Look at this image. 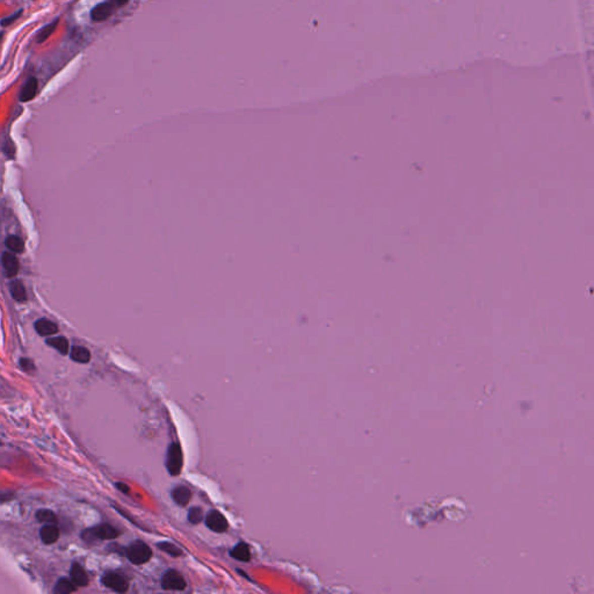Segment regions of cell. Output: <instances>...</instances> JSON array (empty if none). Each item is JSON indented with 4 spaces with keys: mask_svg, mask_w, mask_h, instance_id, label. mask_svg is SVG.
<instances>
[{
    "mask_svg": "<svg viewBox=\"0 0 594 594\" xmlns=\"http://www.w3.org/2000/svg\"><path fill=\"white\" fill-rule=\"evenodd\" d=\"M119 535L120 531L115 527L104 523V525L86 529L81 533V537H83L84 541L92 543L97 540H113V538H116Z\"/></svg>",
    "mask_w": 594,
    "mask_h": 594,
    "instance_id": "cell-1",
    "label": "cell"
},
{
    "mask_svg": "<svg viewBox=\"0 0 594 594\" xmlns=\"http://www.w3.org/2000/svg\"><path fill=\"white\" fill-rule=\"evenodd\" d=\"M127 556L131 563H134L136 565H140L150 561V558L152 557V552L146 543L142 541H135L128 547Z\"/></svg>",
    "mask_w": 594,
    "mask_h": 594,
    "instance_id": "cell-2",
    "label": "cell"
},
{
    "mask_svg": "<svg viewBox=\"0 0 594 594\" xmlns=\"http://www.w3.org/2000/svg\"><path fill=\"white\" fill-rule=\"evenodd\" d=\"M182 462L183 457L180 445L178 443H172L169 447L166 456V468L167 470H169L170 475L178 476L180 474L182 469Z\"/></svg>",
    "mask_w": 594,
    "mask_h": 594,
    "instance_id": "cell-3",
    "label": "cell"
},
{
    "mask_svg": "<svg viewBox=\"0 0 594 594\" xmlns=\"http://www.w3.org/2000/svg\"><path fill=\"white\" fill-rule=\"evenodd\" d=\"M162 586L167 591H182L186 588V580L180 573L175 570H169L163 576Z\"/></svg>",
    "mask_w": 594,
    "mask_h": 594,
    "instance_id": "cell-4",
    "label": "cell"
},
{
    "mask_svg": "<svg viewBox=\"0 0 594 594\" xmlns=\"http://www.w3.org/2000/svg\"><path fill=\"white\" fill-rule=\"evenodd\" d=\"M103 584L106 587L113 589V591L123 593L127 592L129 588L128 580L124 578L122 574L117 572H107L103 577Z\"/></svg>",
    "mask_w": 594,
    "mask_h": 594,
    "instance_id": "cell-5",
    "label": "cell"
},
{
    "mask_svg": "<svg viewBox=\"0 0 594 594\" xmlns=\"http://www.w3.org/2000/svg\"><path fill=\"white\" fill-rule=\"evenodd\" d=\"M114 10L115 6L111 2H105L93 7L89 17L93 22H104L112 17Z\"/></svg>",
    "mask_w": 594,
    "mask_h": 594,
    "instance_id": "cell-6",
    "label": "cell"
},
{
    "mask_svg": "<svg viewBox=\"0 0 594 594\" xmlns=\"http://www.w3.org/2000/svg\"><path fill=\"white\" fill-rule=\"evenodd\" d=\"M206 523L209 527V529H212L215 533H224L229 527L226 519L217 511L209 512V514L207 515Z\"/></svg>",
    "mask_w": 594,
    "mask_h": 594,
    "instance_id": "cell-7",
    "label": "cell"
},
{
    "mask_svg": "<svg viewBox=\"0 0 594 594\" xmlns=\"http://www.w3.org/2000/svg\"><path fill=\"white\" fill-rule=\"evenodd\" d=\"M37 91H38L37 78L30 77L25 81V84L22 85L20 93H19V100H20L21 103H28V101H32L34 97L36 96Z\"/></svg>",
    "mask_w": 594,
    "mask_h": 594,
    "instance_id": "cell-8",
    "label": "cell"
},
{
    "mask_svg": "<svg viewBox=\"0 0 594 594\" xmlns=\"http://www.w3.org/2000/svg\"><path fill=\"white\" fill-rule=\"evenodd\" d=\"M70 576H71V580L76 586L85 587V586L88 585L89 580L87 573H86L83 566H81L79 563H73L71 570H70Z\"/></svg>",
    "mask_w": 594,
    "mask_h": 594,
    "instance_id": "cell-9",
    "label": "cell"
},
{
    "mask_svg": "<svg viewBox=\"0 0 594 594\" xmlns=\"http://www.w3.org/2000/svg\"><path fill=\"white\" fill-rule=\"evenodd\" d=\"M40 536L44 544H54L60 538V529L55 523H46L40 530Z\"/></svg>",
    "mask_w": 594,
    "mask_h": 594,
    "instance_id": "cell-10",
    "label": "cell"
},
{
    "mask_svg": "<svg viewBox=\"0 0 594 594\" xmlns=\"http://www.w3.org/2000/svg\"><path fill=\"white\" fill-rule=\"evenodd\" d=\"M35 330H36L37 333L42 335V337H49V335L57 333L58 326L57 324H55L52 320L42 318L38 319L37 322L35 323Z\"/></svg>",
    "mask_w": 594,
    "mask_h": 594,
    "instance_id": "cell-11",
    "label": "cell"
},
{
    "mask_svg": "<svg viewBox=\"0 0 594 594\" xmlns=\"http://www.w3.org/2000/svg\"><path fill=\"white\" fill-rule=\"evenodd\" d=\"M2 263L7 276H15L19 273V261L13 253L5 252L2 258Z\"/></svg>",
    "mask_w": 594,
    "mask_h": 594,
    "instance_id": "cell-12",
    "label": "cell"
},
{
    "mask_svg": "<svg viewBox=\"0 0 594 594\" xmlns=\"http://www.w3.org/2000/svg\"><path fill=\"white\" fill-rule=\"evenodd\" d=\"M172 497L174 502L180 506H186L190 502L191 491L186 486H177L172 491Z\"/></svg>",
    "mask_w": 594,
    "mask_h": 594,
    "instance_id": "cell-13",
    "label": "cell"
},
{
    "mask_svg": "<svg viewBox=\"0 0 594 594\" xmlns=\"http://www.w3.org/2000/svg\"><path fill=\"white\" fill-rule=\"evenodd\" d=\"M230 555L240 562H249L251 560V550H250L249 544H246L244 542L238 543L231 552H230Z\"/></svg>",
    "mask_w": 594,
    "mask_h": 594,
    "instance_id": "cell-14",
    "label": "cell"
},
{
    "mask_svg": "<svg viewBox=\"0 0 594 594\" xmlns=\"http://www.w3.org/2000/svg\"><path fill=\"white\" fill-rule=\"evenodd\" d=\"M70 357H71V359L74 362L88 363L89 360H91V352L86 349V347L74 346V347H72L71 353H70Z\"/></svg>",
    "mask_w": 594,
    "mask_h": 594,
    "instance_id": "cell-15",
    "label": "cell"
},
{
    "mask_svg": "<svg viewBox=\"0 0 594 594\" xmlns=\"http://www.w3.org/2000/svg\"><path fill=\"white\" fill-rule=\"evenodd\" d=\"M58 23H60V19L57 18V19H55L54 21L48 23V25L43 26L40 32H38L36 35L37 43H43L48 40V38L55 33V30H56Z\"/></svg>",
    "mask_w": 594,
    "mask_h": 594,
    "instance_id": "cell-16",
    "label": "cell"
},
{
    "mask_svg": "<svg viewBox=\"0 0 594 594\" xmlns=\"http://www.w3.org/2000/svg\"><path fill=\"white\" fill-rule=\"evenodd\" d=\"M10 289L12 297H13L17 302H25L27 300L26 288L23 286L21 281H13V282L10 284Z\"/></svg>",
    "mask_w": 594,
    "mask_h": 594,
    "instance_id": "cell-17",
    "label": "cell"
},
{
    "mask_svg": "<svg viewBox=\"0 0 594 594\" xmlns=\"http://www.w3.org/2000/svg\"><path fill=\"white\" fill-rule=\"evenodd\" d=\"M46 345H49L53 349L57 350L62 355L68 354L69 352V341L64 337H55L46 340Z\"/></svg>",
    "mask_w": 594,
    "mask_h": 594,
    "instance_id": "cell-18",
    "label": "cell"
},
{
    "mask_svg": "<svg viewBox=\"0 0 594 594\" xmlns=\"http://www.w3.org/2000/svg\"><path fill=\"white\" fill-rule=\"evenodd\" d=\"M5 245L7 249L13 253H22L25 251V243L20 237L18 236H10L6 238Z\"/></svg>",
    "mask_w": 594,
    "mask_h": 594,
    "instance_id": "cell-19",
    "label": "cell"
},
{
    "mask_svg": "<svg viewBox=\"0 0 594 594\" xmlns=\"http://www.w3.org/2000/svg\"><path fill=\"white\" fill-rule=\"evenodd\" d=\"M54 591L58 594H69L76 591V585L73 584L72 580L68 579V578H61V579L57 581L56 586H55Z\"/></svg>",
    "mask_w": 594,
    "mask_h": 594,
    "instance_id": "cell-20",
    "label": "cell"
},
{
    "mask_svg": "<svg viewBox=\"0 0 594 594\" xmlns=\"http://www.w3.org/2000/svg\"><path fill=\"white\" fill-rule=\"evenodd\" d=\"M36 519L40 522H44V523H56L57 522L56 514H55L54 512L50 511V510L37 511Z\"/></svg>",
    "mask_w": 594,
    "mask_h": 594,
    "instance_id": "cell-21",
    "label": "cell"
},
{
    "mask_svg": "<svg viewBox=\"0 0 594 594\" xmlns=\"http://www.w3.org/2000/svg\"><path fill=\"white\" fill-rule=\"evenodd\" d=\"M159 549L163 550V552H165L166 554L171 555V556H174V557H178L180 556L182 554V552L180 549L178 548V547H175L174 544H172V543L169 542H162L158 544Z\"/></svg>",
    "mask_w": 594,
    "mask_h": 594,
    "instance_id": "cell-22",
    "label": "cell"
},
{
    "mask_svg": "<svg viewBox=\"0 0 594 594\" xmlns=\"http://www.w3.org/2000/svg\"><path fill=\"white\" fill-rule=\"evenodd\" d=\"M203 519V513H202V510L199 509V507H193V509H190L189 513H188V520L190 523H193V525H197V523H200Z\"/></svg>",
    "mask_w": 594,
    "mask_h": 594,
    "instance_id": "cell-23",
    "label": "cell"
},
{
    "mask_svg": "<svg viewBox=\"0 0 594 594\" xmlns=\"http://www.w3.org/2000/svg\"><path fill=\"white\" fill-rule=\"evenodd\" d=\"M22 14H23V10H19L18 12H15V13H13V14H12V15H10V17H6V18H4L3 20L0 21V26H2V27H4V28H5V27H9V26H11V25H13V23H14L15 21H17L18 19H20V18L22 17Z\"/></svg>",
    "mask_w": 594,
    "mask_h": 594,
    "instance_id": "cell-24",
    "label": "cell"
},
{
    "mask_svg": "<svg viewBox=\"0 0 594 594\" xmlns=\"http://www.w3.org/2000/svg\"><path fill=\"white\" fill-rule=\"evenodd\" d=\"M20 367L23 371H26V373H33L35 371V365L33 360H30V359H27V358H22L20 360Z\"/></svg>",
    "mask_w": 594,
    "mask_h": 594,
    "instance_id": "cell-25",
    "label": "cell"
},
{
    "mask_svg": "<svg viewBox=\"0 0 594 594\" xmlns=\"http://www.w3.org/2000/svg\"><path fill=\"white\" fill-rule=\"evenodd\" d=\"M111 3L115 7H122L124 5H127V4L129 3V0H111Z\"/></svg>",
    "mask_w": 594,
    "mask_h": 594,
    "instance_id": "cell-26",
    "label": "cell"
},
{
    "mask_svg": "<svg viewBox=\"0 0 594 594\" xmlns=\"http://www.w3.org/2000/svg\"><path fill=\"white\" fill-rule=\"evenodd\" d=\"M116 487L119 488V490L122 491L123 493H128V492H129V487L126 485V484H123V483H116Z\"/></svg>",
    "mask_w": 594,
    "mask_h": 594,
    "instance_id": "cell-27",
    "label": "cell"
},
{
    "mask_svg": "<svg viewBox=\"0 0 594 594\" xmlns=\"http://www.w3.org/2000/svg\"><path fill=\"white\" fill-rule=\"evenodd\" d=\"M3 36H4V32H0V43L3 41Z\"/></svg>",
    "mask_w": 594,
    "mask_h": 594,
    "instance_id": "cell-28",
    "label": "cell"
}]
</instances>
